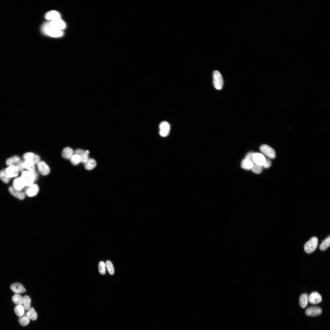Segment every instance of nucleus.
Masks as SVG:
<instances>
[{"label": "nucleus", "instance_id": "8", "mask_svg": "<svg viewBox=\"0 0 330 330\" xmlns=\"http://www.w3.org/2000/svg\"><path fill=\"white\" fill-rule=\"evenodd\" d=\"M39 188L36 184H33L28 186L26 189L25 193L28 196L33 197L36 195L38 193Z\"/></svg>", "mask_w": 330, "mask_h": 330}, {"label": "nucleus", "instance_id": "27", "mask_svg": "<svg viewBox=\"0 0 330 330\" xmlns=\"http://www.w3.org/2000/svg\"><path fill=\"white\" fill-rule=\"evenodd\" d=\"M31 299L27 295H25L23 298V306L25 310H28L30 308Z\"/></svg>", "mask_w": 330, "mask_h": 330}, {"label": "nucleus", "instance_id": "33", "mask_svg": "<svg viewBox=\"0 0 330 330\" xmlns=\"http://www.w3.org/2000/svg\"><path fill=\"white\" fill-rule=\"evenodd\" d=\"M70 159L71 163L74 165H77L81 162L80 157L76 154L73 155Z\"/></svg>", "mask_w": 330, "mask_h": 330}, {"label": "nucleus", "instance_id": "21", "mask_svg": "<svg viewBox=\"0 0 330 330\" xmlns=\"http://www.w3.org/2000/svg\"><path fill=\"white\" fill-rule=\"evenodd\" d=\"M308 295L306 293L303 294L300 296L299 303L302 308H304L307 306L308 301Z\"/></svg>", "mask_w": 330, "mask_h": 330}, {"label": "nucleus", "instance_id": "12", "mask_svg": "<svg viewBox=\"0 0 330 330\" xmlns=\"http://www.w3.org/2000/svg\"><path fill=\"white\" fill-rule=\"evenodd\" d=\"M305 312L307 316H317L320 315L322 313V310L319 307H311L307 309Z\"/></svg>", "mask_w": 330, "mask_h": 330}, {"label": "nucleus", "instance_id": "18", "mask_svg": "<svg viewBox=\"0 0 330 330\" xmlns=\"http://www.w3.org/2000/svg\"><path fill=\"white\" fill-rule=\"evenodd\" d=\"M25 186L20 177L15 178L13 181V186L17 190L21 191Z\"/></svg>", "mask_w": 330, "mask_h": 330}, {"label": "nucleus", "instance_id": "38", "mask_svg": "<svg viewBox=\"0 0 330 330\" xmlns=\"http://www.w3.org/2000/svg\"><path fill=\"white\" fill-rule=\"evenodd\" d=\"M271 165V161L269 159H266L265 162L262 166L265 168L269 167Z\"/></svg>", "mask_w": 330, "mask_h": 330}, {"label": "nucleus", "instance_id": "9", "mask_svg": "<svg viewBox=\"0 0 330 330\" xmlns=\"http://www.w3.org/2000/svg\"><path fill=\"white\" fill-rule=\"evenodd\" d=\"M252 156L255 164L262 166L266 159L263 155L259 153H253Z\"/></svg>", "mask_w": 330, "mask_h": 330}, {"label": "nucleus", "instance_id": "34", "mask_svg": "<svg viewBox=\"0 0 330 330\" xmlns=\"http://www.w3.org/2000/svg\"><path fill=\"white\" fill-rule=\"evenodd\" d=\"M105 265L109 273L111 275H113L114 273V270L112 262L109 260H107L106 261Z\"/></svg>", "mask_w": 330, "mask_h": 330}, {"label": "nucleus", "instance_id": "25", "mask_svg": "<svg viewBox=\"0 0 330 330\" xmlns=\"http://www.w3.org/2000/svg\"><path fill=\"white\" fill-rule=\"evenodd\" d=\"M330 246V237H328L324 240L319 246L320 249L322 251L326 250Z\"/></svg>", "mask_w": 330, "mask_h": 330}, {"label": "nucleus", "instance_id": "13", "mask_svg": "<svg viewBox=\"0 0 330 330\" xmlns=\"http://www.w3.org/2000/svg\"><path fill=\"white\" fill-rule=\"evenodd\" d=\"M49 23L52 26L60 30H62L66 27L65 23L61 18L51 20Z\"/></svg>", "mask_w": 330, "mask_h": 330}, {"label": "nucleus", "instance_id": "24", "mask_svg": "<svg viewBox=\"0 0 330 330\" xmlns=\"http://www.w3.org/2000/svg\"><path fill=\"white\" fill-rule=\"evenodd\" d=\"M253 165V163L245 159L242 160L241 163V167L246 170H251Z\"/></svg>", "mask_w": 330, "mask_h": 330}, {"label": "nucleus", "instance_id": "29", "mask_svg": "<svg viewBox=\"0 0 330 330\" xmlns=\"http://www.w3.org/2000/svg\"><path fill=\"white\" fill-rule=\"evenodd\" d=\"M14 310L16 314L19 317L23 316L24 314V309L22 305H17L15 307Z\"/></svg>", "mask_w": 330, "mask_h": 330}, {"label": "nucleus", "instance_id": "23", "mask_svg": "<svg viewBox=\"0 0 330 330\" xmlns=\"http://www.w3.org/2000/svg\"><path fill=\"white\" fill-rule=\"evenodd\" d=\"M96 162L93 159L89 158L84 163V165L86 169L90 170L94 169L96 167Z\"/></svg>", "mask_w": 330, "mask_h": 330}, {"label": "nucleus", "instance_id": "39", "mask_svg": "<svg viewBox=\"0 0 330 330\" xmlns=\"http://www.w3.org/2000/svg\"><path fill=\"white\" fill-rule=\"evenodd\" d=\"M253 153L252 152L248 153L245 156V159L253 163L252 156Z\"/></svg>", "mask_w": 330, "mask_h": 330}, {"label": "nucleus", "instance_id": "20", "mask_svg": "<svg viewBox=\"0 0 330 330\" xmlns=\"http://www.w3.org/2000/svg\"><path fill=\"white\" fill-rule=\"evenodd\" d=\"M24 168H26L28 171L31 173H34L35 171V163L32 161L26 160L24 162Z\"/></svg>", "mask_w": 330, "mask_h": 330}, {"label": "nucleus", "instance_id": "7", "mask_svg": "<svg viewBox=\"0 0 330 330\" xmlns=\"http://www.w3.org/2000/svg\"><path fill=\"white\" fill-rule=\"evenodd\" d=\"M38 169L40 173L43 175L49 174L50 169L49 166L44 161H40L37 163Z\"/></svg>", "mask_w": 330, "mask_h": 330}, {"label": "nucleus", "instance_id": "31", "mask_svg": "<svg viewBox=\"0 0 330 330\" xmlns=\"http://www.w3.org/2000/svg\"><path fill=\"white\" fill-rule=\"evenodd\" d=\"M0 179L5 183H8L10 180L9 178L6 173L5 170H2L0 171Z\"/></svg>", "mask_w": 330, "mask_h": 330}, {"label": "nucleus", "instance_id": "6", "mask_svg": "<svg viewBox=\"0 0 330 330\" xmlns=\"http://www.w3.org/2000/svg\"><path fill=\"white\" fill-rule=\"evenodd\" d=\"M159 129L160 135L162 137H165L167 136L169 134L170 130V126L167 122L163 121L160 124Z\"/></svg>", "mask_w": 330, "mask_h": 330}, {"label": "nucleus", "instance_id": "15", "mask_svg": "<svg viewBox=\"0 0 330 330\" xmlns=\"http://www.w3.org/2000/svg\"><path fill=\"white\" fill-rule=\"evenodd\" d=\"M23 158L25 160L31 161L35 164H37L40 161L39 156L32 152H28L25 153L23 155Z\"/></svg>", "mask_w": 330, "mask_h": 330}, {"label": "nucleus", "instance_id": "37", "mask_svg": "<svg viewBox=\"0 0 330 330\" xmlns=\"http://www.w3.org/2000/svg\"><path fill=\"white\" fill-rule=\"evenodd\" d=\"M18 169L19 171H21L24 168V162L21 161L18 163L16 166Z\"/></svg>", "mask_w": 330, "mask_h": 330}, {"label": "nucleus", "instance_id": "35", "mask_svg": "<svg viewBox=\"0 0 330 330\" xmlns=\"http://www.w3.org/2000/svg\"><path fill=\"white\" fill-rule=\"evenodd\" d=\"M106 265L103 261H100L98 264V270L100 274L104 275L106 273Z\"/></svg>", "mask_w": 330, "mask_h": 330}, {"label": "nucleus", "instance_id": "26", "mask_svg": "<svg viewBox=\"0 0 330 330\" xmlns=\"http://www.w3.org/2000/svg\"><path fill=\"white\" fill-rule=\"evenodd\" d=\"M26 316L33 321L36 320L37 318V314L33 307L30 308L26 314Z\"/></svg>", "mask_w": 330, "mask_h": 330}, {"label": "nucleus", "instance_id": "36", "mask_svg": "<svg viewBox=\"0 0 330 330\" xmlns=\"http://www.w3.org/2000/svg\"><path fill=\"white\" fill-rule=\"evenodd\" d=\"M251 169L254 173L259 174L262 172V166L255 164H254Z\"/></svg>", "mask_w": 330, "mask_h": 330}, {"label": "nucleus", "instance_id": "11", "mask_svg": "<svg viewBox=\"0 0 330 330\" xmlns=\"http://www.w3.org/2000/svg\"><path fill=\"white\" fill-rule=\"evenodd\" d=\"M5 172L9 178L16 177L18 175L19 170L16 166L11 165L5 170Z\"/></svg>", "mask_w": 330, "mask_h": 330}, {"label": "nucleus", "instance_id": "40", "mask_svg": "<svg viewBox=\"0 0 330 330\" xmlns=\"http://www.w3.org/2000/svg\"><path fill=\"white\" fill-rule=\"evenodd\" d=\"M86 153H87L88 154H89V151L88 150H86Z\"/></svg>", "mask_w": 330, "mask_h": 330}, {"label": "nucleus", "instance_id": "3", "mask_svg": "<svg viewBox=\"0 0 330 330\" xmlns=\"http://www.w3.org/2000/svg\"><path fill=\"white\" fill-rule=\"evenodd\" d=\"M318 242V239L316 237L311 238L304 246V250L306 252L310 254L313 252L317 247Z\"/></svg>", "mask_w": 330, "mask_h": 330}, {"label": "nucleus", "instance_id": "5", "mask_svg": "<svg viewBox=\"0 0 330 330\" xmlns=\"http://www.w3.org/2000/svg\"><path fill=\"white\" fill-rule=\"evenodd\" d=\"M261 152L265 155L271 159H274L276 156L275 152L273 149L266 145H263L260 148Z\"/></svg>", "mask_w": 330, "mask_h": 330}, {"label": "nucleus", "instance_id": "32", "mask_svg": "<svg viewBox=\"0 0 330 330\" xmlns=\"http://www.w3.org/2000/svg\"><path fill=\"white\" fill-rule=\"evenodd\" d=\"M19 321L20 324L22 326H25L28 325L29 323L30 319L27 316L20 317Z\"/></svg>", "mask_w": 330, "mask_h": 330}, {"label": "nucleus", "instance_id": "17", "mask_svg": "<svg viewBox=\"0 0 330 330\" xmlns=\"http://www.w3.org/2000/svg\"><path fill=\"white\" fill-rule=\"evenodd\" d=\"M45 18L48 20H53L56 19L60 18L61 15L57 11L55 10H51L47 12L45 15Z\"/></svg>", "mask_w": 330, "mask_h": 330}, {"label": "nucleus", "instance_id": "4", "mask_svg": "<svg viewBox=\"0 0 330 330\" xmlns=\"http://www.w3.org/2000/svg\"><path fill=\"white\" fill-rule=\"evenodd\" d=\"M213 82L216 89L220 90L222 88L223 85V78L221 74L218 71H215L213 72Z\"/></svg>", "mask_w": 330, "mask_h": 330}, {"label": "nucleus", "instance_id": "16", "mask_svg": "<svg viewBox=\"0 0 330 330\" xmlns=\"http://www.w3.org/2000/svg\"><path fill=\"white\" fill-rule=\"evenodd\" d=\"M9 190L12 195L20 200H23L25 198V193L22 191L16 189L13 186H10L9 188Z\"/></svg>", "mask_w": 330, "mask_h": 330}, {"label": "nucleus", "instance_id": "30", "mask_svg": "<svg viewBox=\"0 0 330 330\" xmlns=\"http://www.w3.org/2000/svg\"><path fill=\"white\" fill-rule=\"evenodd\" d=\"M20 158L17 156H14L8 159L6 161V164L10 165L13 163H18L20 161Z\"/></svg>", "mask_w": 330, "mask_h": 330}, {"label": "nucleus", "instance_id": "22", "mask_svg": "<svg viewBox=\"0 0 330 330\" xmlns=\"http://www.w3.org/2000/svg\"><path fill=\"white\" fill-rule=\"evenodd\" d=\"M73 151L71 148L66 147L62 150V155L65 159H70L73 155Z\"/></svg>", "mask_w": 330, "mask_h": 330}, {"label": "nucleus", "instance_id": "28", "mask_svg": "<svg viewBox=\"0 0 330 330\" xmlns=\"http://www.w3.org/2000/svg\"><path fill=\"white\" fill-rule=\"evenodd\" d=\"M12 299L13 302L16 305H22L23 304V298L19 294H16L12 297Z\"/></svg>", "mask_w": 330, "mask_h": 330}, {"label": "nucleus", "instance_id": "10", "mask_svg": "<svg viewBox=\"0 0 330 330\" xmlns=\"http://www.w3.org/2000/svg\"><path fill=\"white\" fill-rule=\"evenodd\" d=\"M322 298L321 295L317 292H314L311 293L309 296L308 301L311 304H316L321 302Z\"/></svg>", "mask_w": 330, "mask_h": 330}, {"label": "nucleus", "instance_id": "14", "mask_svg": "<svg viewBox=\"0 0 330 330\" xmlns=\"http://www.w3.org/2000/svg\"><path fill=\"white\" fill-rule=\"evenodd\" d=\"M11 290L16 294H20L26 292V290L23 285L20 283H15L12 284L10 286Z\"/></svg>", "mask_w": 330, "mask_h": 330}, {"label": "nucleus", "instance_id": "2", "mask_svg": "<svg viewBox=\"0 0 330 330\" xmlns=\"http://www.w3.org/2000/svg\"><path fill=\"white\" fill-rule=\"evenodd\" d=\"M37 177L36 174L28 171L22 172L20 178L26 186H29L33 184Z\"/></svg>", "mask_w": 330, "mask_h": 330}, {"label": "nucleus", "instance_id": "1", "mask_svg": "<svg viewBox=\"0 0 330 330\" xmlns=\"http://www.w3.org/2000/svg\"><path fill=\"white\" fill-rule=\"evenodd\" d=\"M42 31L45 34L50 36L58 37L62 36L63 32L62 30L57 29L50 24L49 22L45 24L42 27Z\"/></svg>", "mask_w": 330, "mask_h": 330}, {"label": "nucleus", "instance_id": "19", "mask_svg": "<svg viewBox=\"0 0 330 330\" xmlns=\"http://www.w3.org/2000/svg\"><path fill=\"white\" fill-rule=\"evenodd\" d=\"M75 154L78 155L81 158V162L84 163L88 160V154L85 151L82 149H77L75 152Z\"/></svg>", "mask_w": 330, "mask_h": 330}]
</instances>
